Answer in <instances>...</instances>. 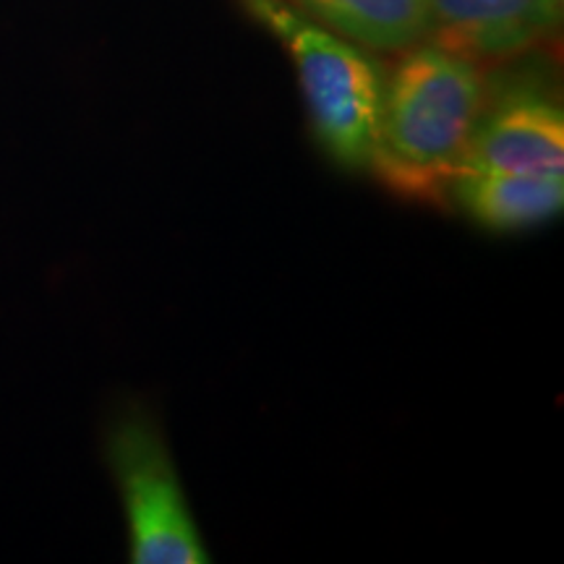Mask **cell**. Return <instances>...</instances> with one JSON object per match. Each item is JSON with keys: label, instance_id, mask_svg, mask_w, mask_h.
<instances>
[{"label": "cell", "instance_id": "1", "mask_svg": "<svg viewBox=\"0 0 564 564\" xmlns=\"http://www.w3.org/2000/svg\"><path fill=\"white\" fill-rule=\"evenodd\" d=\"M484 66L423 40L384 74L369 171L394 196L442 204L489 100Z\"/></svg>", "mask_w": 564, "mask_h": 564}, {"label": "cell", "instance_id": "2", "mask_svg": "<svg viewBox=\"0 0 564 564\" xmlns=\"http://www.w3.org/2000/svg\"><path fill=\"white\" fill-rule=\"evenodd\" d=\"M243 6L291 55L312 131L327 158L348 171H369L382 110V63L285 0H243Z\"/></svg>", "mask_w": 564, "mask_h": 564}, {"label": "cell", "instance_id": "3", "mask_svg": "<svg viewBox=\"0 0 564 564\" xmlns=\"http://www.w3.org/2000/svg\"><path fill=\"white\" fill-rule=\"evenodd\" d=\"M105 460L121 494L129 556L137 564H207L199 523L160 423L144 405H121L105 426Z\"/></svg>", "mask_w": 564, "mask_h": 564}, {"label": "cell", "instance_id": "4", "mask_svg": "<svg viewBox=\"0 0 564 564\" xmlns=\"http://www.w3.org/2000/svg\"><path fill=\"white\" fill-rule=\"evenodd\" d=\"M465 171L564 173V110L554 91L533 82L489 89Z\"/></svg>", "mask_w": 564, "mask_h": 564}, {"label": "cell", "instance_id": "5", "mask_svg": "<svg viewBox=\"0 0 564 564\" xmlns=\"http://www.w3.org/2000/svg\"><path fill=\"white\" fill-rule=\"evenodd\" d=\"M562 11L564 0H429L426 40L489 66L552 42Z\"/></svg>", "mask_w": 564, "mask_h": 564}, {"label": "cell", "instance_id": "6", "mask_svg": "<svg viewBox=\"0 0 564 564\" xmlns=\"http://www.w3.org/2000/svg\"><path fill=\"white\" fill-rule=\"evenodd\" d=\"M449 202L486 230H531L562 212L564 173L465 171L455 175Z\"/></svg>", "mask_w": 564, "mask_h": 564}, {"label": "cell", "instance_id": "7", "mask_svg": "<svg viewBox=\"0 0 564 564\" xmlns=\"http://www.w3.org/2000/svg\"><path fill=\"white\" fill-rule=\"evenodd\" d=\"M303 17L369 53H403L426 40L429 0H285Z\"/></svg>", "mask_w": 564, "mask_h": 564}]
</instances>
